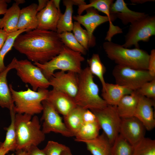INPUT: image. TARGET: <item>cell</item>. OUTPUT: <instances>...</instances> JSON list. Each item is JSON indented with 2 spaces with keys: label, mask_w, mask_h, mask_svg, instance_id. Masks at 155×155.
Wrapping results in <instances>:
<instances>
[{
  "label": "cell",
  "mask_w": 155,
  "mask_h": 155,
  "mask_svg": "<svg viewBox=\"0 0 155 155\" xmlns=\"http://www.w3.org/2000/svg\"><path fill=\"white\" fill-rule=\"evenodd\" d=\"M64 46L56 32L36 29L19 35L13 47L29 60L43 64L57 55Z\"/></svg>",
  "instance_id": "1"
},
{
  "label": "cell",
  "mask_w": 155,
  "mask_h": 155,
  "mask_svg": "<svg viewBox=\"0 0 155 155\" xmlns=\"http://www.w3.org/2000/svg\"><path fill=\"white\" fill-rule=\"evenodd\" d=\"M32 116L26 114H16V151L37 146L45 139V134L41 129L38 117L35 115L32 118Z\"/></svg>",
  "instance_id": "2"
},
{
  "label": "cell",
  "mask_w": 155,
  "mask_h": 155,
  "mask_svg": "<svg viewBox=\"0 0 155 155\" xmlns=\"http://www.w3.org/2000/svg\"><path fill=\"white\" fill-rule=\"evenodd\" d=\"M103 47L108 58L117 65L147 70L149 54L145 51L126 48L111 41L104 42Z\"/></svg>",
  "instance_id": "3"
},
{
  "label": "cell",
  "mask_w": 155,
  "mask_h": 155,
  "mask_svg": "<svg viewBox=\"0 0 155 155\" xmlns=\"http://www.w3.org/2000/svg\"><path fill=\"white\" fill-rule=\"evenodd\" d=\"M78 91L74 98L76 105L90 110L100 109L108 105L99 94V88L94 82L93 76L89 67L82 69L78 74Z\"/></svg>",
  "instance_id": "4"
},
{
  "label": "cell",
  "mask_w": 155,
  "mask_h": 155,
  "mask_svg": "<svg viewBox=\"0 0 155 155\" xmlns=\"http://www.w3.org/2000/svg\"><path fill=\"white\" fill-rule=\"evenodd\" d=\"M85 60L80 53L73 51L65 46L59 53L49 61L43 64L34 63L48 80L57 70L72 71L80 74L82 69L81 63Z\"/></svg>",
  "instance_id": "5"
},
{
  "label": "cell",
  "mask_w": 155,
  "mask_h": 155,
  "mask_svg": "<svg viewBox=\"0 0 155 155\" xmlns=\"http://www.w3.org/2000/svg\"><path fill=\"white\" fill-rule=\"evenodd\" d=\"M16 113L26 114L33 116L43 110L42 102L46 100L49 91L47 89H38L36 91L28 88L25 91H17L11 84L9 85Z\"/></svg>",
  "instance_id": "6"
},
{
  "label": "cell",
  "mask_w": 155,
  "mask_h": 155,
  "mask_svg": "<svg viewBox=\"0 0 155 155\" xmlns=\"http://www.w3.org/2000/svg\"><path fill=\"white\" fill-rule=\"evenodd\" d=\"M155 35V17L147 15L131 24L125 36V43L122 45L126 48L133 46L139 48L140 41L148 42Z\"/></svg>",
  "instance_id": "7"
},
{
  "label": "cell",
  "mask_w": 155,
  "mask_h": 155,
  "mask_svg": "<svg viewBox=\"0 0 155 155\" xmlns=\"http://www.w3.org/2000/svg\"><path fill=\"white\" fill-rule=\"evenodd\" d=\"M12 60L17 75L23 82L30 84L32 90L47 89L50 86L49 80L40 69L31 61L27 59L19 60L16 57Z\"/></svg>",
  "instance_id": "8"
},
{
  "label": "cell",
  "mask_w": 155,
  "mask_h": 155,
  "mask_svg": "<svg viewBox=\"0 0 155 155\" xmlns=\"http://www.w3.org/2000/svg\"><path fill=\"white\" fill-rule=\"evenodd\" d=\"M112 74L116 84L133 91L155 78L150 75L147 70L136 69L117 65L113 69Z\"/></svg>",
  "instance_id": "9"
},
{
  "label": "cell",
  "mask_w": 155,
  "mask_h": 155,
  "mask_svg": "<svg viewBox=\"0 0 155 155\" xmlns=\"http://www.w3.org/2000/svg\"><path fill=\"white\" fill-rule=\"evenodd\" d=\"M90 110L95 115L101 129L112 145L119 134L121 121L116 106L108 105L102 109Z\"/></svg>",
  "instance_id": "10"
},
{
  "label": "cell",
  "mask_w": 155,
  "mask_h": 155,
  "mask_svg": "<svg viewBox=\"0 0 155 155\" xmlns=\"http://www.w3.org/2000/svg\"><path fill=\"white\" fill-rule=\"evenodd\" d=\"M43 114L41 119L43 121L42 130L44 134L51 132L60 134L67 137L74 136L68 129L59 114L46 100L42 102Z\"/></svg>",
  "instance_id": "11"
},
{
  "label": "cell",
  "mask_w": 155,
  "mask_h": 155,
  "mask_svg": "<svg viewBox=\"0 0 155 155\" xmlns=\"http://www.w3.org/2000/svg\"><path fill=\"white\" fill-rule=\"evenodd\" d=\"M53 89L65 93L74 98L78 90V74L72 71L54 73L49 80Z\"/></svg>",
  "instance_id": "12"
},
{
  "label": "cell",
  "mask_w": 155,
  "mask_h": 155,
  "mask_svg": "<svg viewBox=\"0 0 155 155\" xmlns=\"http://www.w3.org/2000/svg\"><path fill=\"white\" fill-rule=\"evenodd\" d=\"M146 129L136 117L121 118L119 134L133 146L145 137Z\"/></svg>",
  "instance_id": "13"
},
{
  "label": "cell",
  "mask_w": 155,
  "mask_h": 155,
  "mask_svg": "<svg viewBox=\"0 0 155 155\" xmlns=\"http://www.w3.org/2000/svg\"><path fill=\"white\" fill-rule=\"evenodd\" d=\"M85 11V14L74 16L73 18L85 27L92 42L94 46L96 42L93 35L94 31L97 27L104 23L109 22L110 23V21L107 16L100 15L98 11L94 8H89Z\"/></svg>",
  "instance_id": "14"
},
{
  "label": "cell",
  "mask_w": 155,
  "mask_h": 155,
  "mask_svg": "<svg viewBox=\"0 0 155 155\" xmlns=\"http://www.w3.org/2000/svg\"><path fill=\"white\" fill-rule=\"evenodd\" d=\"M62 14L55 7L53 0H49L46 7L37 14V29L56 32L57 23Z\"/></svg>",
  "instance_id": "15"
},
{
  "label": "cell",
  "mask_w": 155,
  "mask_h": 155,
  "mask_svg": "<svg viewBox=\"0 0 155 155\" xmlns=\"http://www.w3.org/2000/svg\"><path fill=\"white\" fill-rule=\"evenodd\" d=\"M154 100L138 95V103L134 115L149 131L152 130L155 127L153 108L155 105Z\"/></svg>",
  "instance_id": "16"
},
{
  "label": "cell",
  "mask_w": 155,
  "mask_h": 155,
  "mask_svg": "<svg viewBox=\"0 0 155 155\" xmlns=\"http://www.w3.org/2000/svg\"><path fill=\"white\" fill-rule=\"evenodd\" d=\"M63 117L77 106L74 98L63 92L53 89L45 100Z\"/></svg>",
  "instance_id": "17"
},
{
  "label": "cell",
  "mask_w": 155,
  "mask_h": 155,
  "mask_svg": "<svg viewBox=\"0 0 155 155\" xmlns=\"http://www.w3.org/2000/svg\"><path fill=\"white\" fill-rule=\"evenodd\" d=\"M110 12L116 18L120 19L124 25L131 24L148 15L145 13L130 10L123 0L113 2L110 7Z\"/></svg>",
  "instance_id": "18"
},
{
  "label": "cell",
  "mask_w": 155,
  "mask_h": 155,
  "mask_svg": "<svg viewBox=\"0 0 155 155\" xmlns=\"http://www.w3.org/2000/svg\"><path fill=\"white\" fill-rule=\"evenodd\" d=\"M37 4L32 3L20 9L17 28V30H31L37 29Z\"/></svg>",
  "instance_id": "19"
},
{
  "label": "cell",
  "mask_w": 155,
  "mask_h": 155,
  "mask_svg": "<svg viewBox=\"0 0 155 155\" xmlns=\"http://www.w3.org/2000/svg\"><path fill=\"white\" fill-rule=\"evenodd\" d=\"M133 91L116 84L106 83L102 90V96L107 105L117 106L123 97L131 94Z\"/></svg>",
  "instance_id": "20"
},
{
  "label": "cell",
  "mask_w": 155,
  "mask_h": 155,
  "mask_svg": "<svg viewBox=\"0 0 155 155\" xmlns=\"http://www.w3.org/2000/svg\"><path fill=\"white\" fill-rule=\"evenodd\" d=\"M14 68V62L12 60L5 69L0 73V106L7 108L9 110L14 108V105L8 85L7 76L8 72Z\"/></svg>",
  "instance_id": "21"
},
{
  "label": "cell",
  "mask_w": 155,
  "mask_h": 155,
  "mask_svg": "<svg viewBox=\"0 0 155 155\" xmlns=\"http://www.w3.org/2000/svg\"><path fill=\"white\" fill-rule=\"evenodd\" d=\"M82 142L86 144L92 155H110L112 144L104 132L93 139Z\"/></svg>",
  "instance_id": "22"
},
{
  "label": "cell",
  "mask_w": 155,
  "mask_h": 155,
  "mask_svg": "<svg viewBox=\"0 0 155 155\" xmlns=\"http://www.w3.org/2000/svg\"><path fill=\"white\" fill-rule=\"evenodd\" d=\"M138 100V94L135 91L124 96L116 106L117 112L121 118L134 116Z\"/></svg>",
  "instance_id": "23"
},
{
  "label": "cell",
  "mask_w": 155,
  "mask_h": 155,
  "mask_svg": "<svg viewBox=\"0 0 155 155\" xmlns=\"http://www.w3.org/2000/svg\"><path fill=\"white\" fill-rule=\"evenodd\" d=\"M19 5L15 2L7 9L3 17L0 18V29H3L8 33L18 30L17 28L20 10Z\"/></svg>",
  "instance_id": "24"
},
{
  "label": "cell",
  "mask_w": 155,
  "mask_h": 155,
  "mask_svg": "<svg viewBox=\"0 0 155 155\" xmlns=\"http://www.w3.org/2000/svg\"><path fill=\"white\" fill-rule=\"evenodd\" d=\"M63 2L65 7V9L64 13L61 16L57 23L56 32L58 34L65 32H71L72 31L73 27V0H64Z\"/></svg>",
  "instance_id": "25"
},
{
  "label": "cell",
  "mask_w": 155,
  "mask_h": 155,
  "mask_svg": "<svg viewBox=\"0 0 155 155\" xmlns=\"http://www.w3.org/2000/svg\"><path fill=\"white\" fill-rule=\"evenodd\" d=\"M85 109L77 106L63 117L65 125L74 136L84 123L83 114Z\"/></svg>",
  "instance_id": "26"
},
{
  "label": "cell",
  "mask_w": 155,
  "mask_h": 155,
  "mask_svg": "<svg viewBox=\"0 0 155 155\" xmlns=\"http://www.w3.org/2000/svg\"><path fill=\"white\" fill-rule=\"evenodd\" d=\"M100 129L97 120L92 123H83L75 135V140L82 142L93 139L99 135Z\"/></svg>",
  "instance_id": "27"
},
{
  "label": "cell",
  "mask_w": 155,
  "mask_h": 155,
  "mask_svg": "<svg viewBox=\"0 0 155 155\" xmlns=\"http://www.w3.org/2000/svg\"><path fill=\"white\" fill-rule=\"evenodd\" d=\"M9 111L11 118V123L8 127L5 128L7 131L5 141L3 142H0V145L8 152L16 150L17 145L15 125V119L16 113L14 111V108Z\"/></svg>",
  "instance_id": "28"
},
{
  "label": "cell",
  "mask_w": 155,
  "mask_h": 155,
  "mask_svg": "<svg viewBox=\"0 0 155 155\" xmlns=\"http://www.w3.org/2000/svg\"><path fill=\"white\" fill-rule=\"evenodd\" d=\"M87 62L90 71L93 75H95L98 78L103 89L106 83L104 78L106 69L101 61L99 55L96 53L93 54L91 57L87 60Z\"/></svg>",
  "instance_id": "29"
},
{
  "label": "cell",
  "mask_w": 155,
  "mask_h": 155,
  "mask_svg": "<svg viewBox=\"0 0 155 155\" xmlns=\"http://www.w3.org/2000/svg\"><path fill=\"white\" fill-rule=\"evenodd\" d=\"M133 147L119 134L112 145L110 155H132Z\"/></svg>",
  "instance_id": "30"
},
{
  "label": "cell",
  "mask_w": 155,
  "mask_h": 155,
  "mask_svg": "<svg viewBox=\"0 0 155 155\" xmlns=\"http://www.w3.org/2000/svg\"><path fill=\"white\" fill-rule=\"evenodd\" d=\"M30 31L28 30H20L16 32L9 33L3 46L0 50V73L6 69L4 63V59L6 54L11 50L13 46L15 40L20 34Z\"/></svg>",
  "instance_id": "31"
},
{
  "label": "cell",
  "mask_w": 155,
  "mask_h": 155,
  "mask_svg": "<svg viewBox=\"0 0 155 155\" xmlns=\"http://www.w3.org/2000/svg\"><path fill=\"white\" fill-rule=\"evenodd\" d=\"M133 147L132 155H155V140L144 137Z\"/></svg>",
  "instance_id": "32"
},
{
  "label": "cell",
  "mask_w": 155,
  "mask_h": 155,
  "mask_svg": "<svg viewBox=\"0 0 155 155\" xmlns=\"http://www.w3.org/2000/svg\"><path fill=\"white\" fill-rule=\"evenodd\" d=\"M59 34L65 46L73 51L86 54V50L78 42L73 33L65 32Z\"/></svg>",
  "instance_id": "33"
},
{
  "label": "cell",
  "mask_w": 155,
  "mask_h": 155,
  "mask_svg": "<svg viewBox=\"0 0 155 155\" xmlns=\"http://www.w3.org/2000/svg\"><path fill=\"white\" fill-rule=\"evenodd\" d=\"M72 31L76 39L86 51L89 48L94 46L90 40L88 32L82 27L78 22H74Z\"/></svg>",
  "instance_id": "34"
},
{
  "label": "cell",
  "mask_w": 155,
  "mask_h": 155,
  "mask_svg": "<svg viewBox=\"0 0 155 155\" xmlns=\"http://www.w3.org/2000/svg\"><path fill=\"white\" fill-rule=\"evenodd\" d=\"M134 91L138 95L155 100V78L145 83Z\"/></svg>",
  "instance_id": "35"
},
{
  "label": "cell",
  "mask_w": 155,
  "mask_h": 155,
  "mask_svg": "<svg viewBox=\"0 0 155 155\" xmlns=\"http://www.w3.org/2000/svg\"><path fill=\"white\" fill-rule=\"evenodd\" d=\"M67 147L57 142L49 141L42 150L45 155H61L63 151Z\"/></svg>",
  "instance_id": "36"
},
{
  "label": "cell",
  "mask_w": 155,
  "mask_h": 155,
  "mask_svg": "<svg viewBox=\"0 0 155 155\" xmlns=\"http://www.w3.org/2000/svg\"><path fill=\"white\" fill-rule=\"evenodd\" d=\"M150 75L155 78V50L152 49L149 54L148 69Z\"/></svg>",
  "instance_id": "37"
},
{
  "label": "cell",
  "mask_w": 155,
  "mask_h": 155,
  "mask_svg": "<svg viewBox=\"0 0 155 155\" xmlns=\"http://www.w3.org/2000/svg\"><path fill=\"white\" fill-rule=\"evenodd\" d=\"M97 120L94 114L90 110L85 109L83 114L84 123H91Z\"/></svg>",
  "instance_id": "38"
},
{
  "label": "cell",
  "mask_w": 155,
  "mask_h": 155,
  "mask_svg": "<svg viewBox=\"0 0 155 155\" xmlns=\"http://www.w3.org/2000/svg\"><path fill=\"white\" fill-rule=\"evenodd\" d=\"M27 155H45L42 150L40 149L36 146H32L25 150Z\"/></svg>",
  "instance_id": "39"
},
{
  "label": "cell",
  "mask_w": 155,
  "mask_h": 155,
  "mask_svg": "<svg viewBox=\"0 0 155 155\" xmlns=\"http://www.w3.org/2000/svg\"><path fill=\"white\" fill-rule=\"evenodd\" d=\"M10 0H0V15H4L7 9L8 3Z\"/></svg>",
  "instance_id": "40"
},
{
  "label": "cell",
  "mask_w": 155,
  "mask_h": 155,
  "mask_svg": "<svg viewBox=\"0 0 155 155\" xmlns=\"http://www.w3.org/2000/svg\"><path fill=\"white\" fill-rule=\"evenodd\" d=\"M9 34L3 29H0V50L3 46Z\"/></svg>",
  "instance_id": "41"
},
{
  "label": "cell",
  "mask_w": 155,
  "mask_h": 155,
  "mask_svg": "<svg viewBox=\"0 0 155 155\" xmlns=\"http://www.w3.org/2000/svg\"><path fill=\"white\" fill-rule=\"evenodd\" d=\"M49 1L48 0H38V5L37 8L38 12L40 11L46 7Z\"/></svg>",
  "instance_id": "42"
},
{
  "label": "cell",
  "mask_w": 155,
  "mask_h": 155,
  "mask_svg": "<svg viewBox=\"0 0 155 155\" xmlns=\"http://www.w3.org/2000/svg\"><path fill=\"white\" fill-rule=\"evenodd\" d=\"M154 0H131V1L132 3L135 4H142L147 2L152 1Z\"/></svg>",
  "instance_id": "43"
},
{
  "label": "cell",
  "mask_w": 155,
  "mask_h": 155,
  "mask_svg": "<svg viewBox=\"0 0 155 155\" xmlns=\"http://www.w3.org/2000/svg\"><path fill=\"white\" fill-rule=\"evenodd\" d=\"M74 5L78 6L86 4L85 1L84 0H73Z\"/></svg>",
  "instance_id": "44"
},
{
  "label": "cell",
  "mask_w": 155,
  "mask_h": 155,
  "mask_svg": "<svg viewBox=\"0 0 155 155\" xmlns=\"http://www.w3.org/2000/svg\"><path fill=\"white\" fill-rule=\"evenodd\" d=\"M61 155H73L71 150L69 148L67 147V148L63 151Z\"/></svg>",
  "instance_id": "45"
},
{
  "label": "cell",
  "mask_w": 155,
  "mask_h": 155,
  "mask_svg": "<svg viewBox=\"0 0 155 155\" xmlns=\"http://www.w3.org/2000/svg\"><path fill=\"white\" fill-rule=\"evenodd\" d=\"M53 4L58 10L59 12H61L60 7V0H53Z\"/></svg>",
  "instance_id": "46"
},
{
  "label": "cell",
  "mask_w": 155,
  "mask_h": 155,
  "mask_svg": "<svg viewBox=\"0 0 155 155\" xmlns=\"http://www.w3.org/2000/svg\"><path fill=\"white\" fill-rule=\"evenodd\" d=\"M16 155H27L26 150H20L16 151Z\"/></svg>",
  "instance_id": "47"
},
{
  "label": "cell",
  "mask_w": 155,
  "mask_h": 155,
  "mask_svg": "<svg viewBox=\"0 0 155 155\" xmlns=\"http://www.w3.org/2000/svg\"><path fill=\"white\" fill-rule=\"evenodd\" d=\"M8 152L0 145V155H5Z\"/></svg>",
  "instance_id": "48"
},
{
  "label": "cell",
  "mask_w": 155,
  "mask_h": 155,
  "mask_svg": "<svg viewBox=\"0 0 155 155\" xmlns=\"http://www.w3.org/2000/svg\"><path fill=\"white\" fill-rule=\"evenodd\" d=\"M15 3H16L19 5L20 4H23L24 3L25 1L24 0H15Z\"/></svg>",
  "instance_id": "49"
}]
</instances>
